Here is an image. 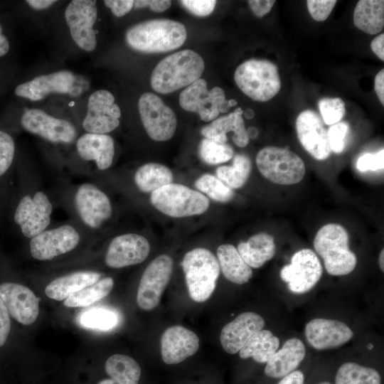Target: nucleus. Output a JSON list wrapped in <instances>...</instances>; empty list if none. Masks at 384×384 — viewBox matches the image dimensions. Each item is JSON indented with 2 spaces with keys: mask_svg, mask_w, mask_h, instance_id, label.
I'll list each match as a JSON object with an SVG mask.
<instances>
[{
  "mask_svg": "<svg viewBox=\"0 0 384 384\" xmlns=\"http://www.w3.org/2000/svg\"><path fill=\"white\" fill-rule=\"evenodd\" d=\"M173 173L167 166L157 163H148L140 166L134 174V182L139 190L152 193L171 183Z\"/></svg>",
  "mask_w": 384,
  "mask_h": 384,
  "instance_id": "nucleus-34",
  "label": "nucleus"
},
{
  "mask_svg": "<svg viewBox=\"0 0 384 384\" xmlns=\"http://www.w3.org/2000/svg\"><path fill=\"white\" fill-rule=\"evenodd\" d=\"M253 14L257 17H262L268 14L275 3L274 0H250L247 1Z\"/></svg>",
  "mask_w": 384,
  "mask_h": 384,
  "instance_id": "nucleus-50",
  "label": "nucleus"
},
{
  "mask_svg": "<svg viewBox=\"0 0 384 384\" xmlns=\"http://www.w3.org/2000/svg\"><path fill=\"white\" fill-rule=\"evenodd\" d=\"M304 332L309 345L317 350L339 347L353 336L352 330L344 322L325 318L309 321L305 325Z\"/></svg>",
  "mask_w": 384,
  "mask_h": 384,
  "instance_id": "nucleus-21",
  "label": "nucleus"
},
{
  "mask_svg": "<svg viewBox=\"0 0 384 384\" xmlns=\"http://www.w3.org/2000/svg\"><path fill=\"white\" fill-rule=\"evenodd\" d=\"M279 339L272 331L262 329L255 334L240 350L242 359L252 358L259 363H267L278 350Z\"/></svg>",
  "mask_w": 384,
  "mask_h": 384,
  "instance_id": "nucleus-33",
  "label": "nucleus"
},
{
  "mask_svg": "<svg viewBox=\"0 0 384 384\" xmlns=\"http://www.w3.org/2000/svg\"><path fill=\"white\" fill-rule=\"evenodd\" d=\"M247 134L249 139H255L258 135V130L255 127H250L247 129Z\"/></svg>",
  "mask_w": 384,
  "mask_h": 384,
  "instance_id": "nucleus-57",
  "label": "nucleus"
},
{
  "mask_svg": "<svg viewBox=\"0 0 384 384\" xmlns=\"http://www.w3.org/2000/svg\"><path fill=\"white\" fill-rule=\"evenodd\" d=\"M204 68V60L198 53L191 49L180 50L166 56L154 68L151 87L161 94L173 92L201 78Z\"/></svg>",
  "mask_w": 384,
  "mask_h": 384,
  "instance_id": "nucleus-2",
  "label": "nucleus"
},
{
  "mask_svg": "<svg viewBox=\"0 0 384 384\" xmlns=\"http://www.w3.org/2000/svg\"><path fill=\"white\" fill-rule=\"evenodd\" d=\"M318 106L324 122L329 125L339 122L346 113L345 103L338 97L323 98Z\"/></svg>",
  "mask_w": 384,
  "mask_h": 384,
  "instance_id": "nucleus-41",
  "label": "nucleus"
},
{
  "mask_svg": "<svg viewBox=\"0 0 384 384\" xmlns=\"http://www.w3.org/2000/svg\"><path fill=\"white\" fill-rule=\"evenodd\" d=\"M335 384H381V378L373 368L347 362L338 369Z\"/></svg>",
  "mask_w": 384,
  "mask_h": 384,
  "instance_id": "nucleus-37",
  "label": "nucleus"
},
{
  "mask_svg": "<svg viewBox=\"0 0 384 384\" xmlns=\"http://www.w3.org/2000/svg\"><path fill=\"white\" fill-rule=\"evenodd\" d=\"M97 16L96 1L73 0L65 11V18L75 43L82 50L91 52L97 46L93 26Z\"/></svg>",
  "mask_w": 384,
  "mask_h": 384,
  "instance_id": "nucleus-11",
  "label": "nucleus"
},
{
  "mask_svg": "<svg viewBox=\"0 0 384 384\" xmlns=\"http://www.w3.org/2000/svg\"><path fill=\"white\" fill-rule=\"evenodd\" d=\"M243 113L245 117L247 119H251L255 116V112L252 109H247Z\"/></svg>",
  "mask_w": 384,
  "mask_h": 384,
  "instance_id": "nucleus-59",
  "label": "nucleus"
},
{
  "mask_svg": "<svg viewBox=\"0 0 384 384\" xmlns=\"http://www.w3.org/2000/svg\"><path fill=\"white\" fill-rule=\"evenodd\" d=\"M234 80L245 95L257 102L273 98L281 87L277 66L267 60L243 62L236 68Z\"/></svg>",
  "mask_w": 384,
  "mask_h": 384,
  "instance_id": "nucleus-5",
  "label": "nucleus"
},
{
  "mask_svg": "<svg viewBox=\"0 0 384 384\" xmlns=\"http://www.w3.org/2000/svg\"><path fill=\"white\" fill-rule=\"evenodd\" d=\"M117 321L118 318L114 312L102 308L87 311L80 317V323L85 327L102 331L112 329Z\"/></svg>",
  "mask_w": 384,
  "mask_h": 384,
  "instance_id": "nucleus-40",
  "label": "nucleus"
},
{
  "mask_svg": "<svg viewBox=\"0 0 384 384\" xmlns=\"http://www.w3.org/2000/svg\"><path fill=\"white\" fill-rule=\"evenodd\" d=\"M305 355L304 343L297 338H289L266 363L265 373L273 378H283L295 370Z\"/></svg>",
  "mask_w": 384,
  "mask_h": 384,
  "instance_id": "nucleus-26",
  "label": "nucleus"
},
{
  "mask_svg": "<svg viewBox=\"0 0 384 384\" xmlns=\"http://www.w3.org/2000/svg\"><path fill=\"white\" fill-rule=\"evenodd\" d=\"M217 257L223 275L230 282L242 284L252 277L251 267L245 263L233 245H220L217 249Z\"/></svg>",
  "mask_w": 384,
  "mask_h": 384,
  "instance_id": "nucleus-31",
  "label": "nucleus"
},
{
  "mask_svg": "<svg viewBox=\"0 0 384 384\" xmlns=\"http://www.w3.org/2000/svg\"><path fill=\"white\" fill-rule=\"evenodd\" d=\"M150 252V245L142 235L127 233L112 239L109 245L105 263L111 268H122L144 262Z\"/></svg>",
  "mask_w": 384,
  "mask_h": 384,
  "instance_id": "nucleus-18",
  "label": "nucleus"
},
{
  "mask_svg": "<svg viewBox=\"0 0 384 384\" xmlns=\"http://www.w3.org/2000/svg\"><path fill=\"white\" fill-rule=\"evenodd\" d=\"M173 266V259L167 255L156 257L148 265L142 275L137 294L140 309L149 311L158 306L170 281Z\"/></svg>",
  "mask_w": 384,
  "mask_h": 384,
  "instance_id": "nucleus-9",
  "label": "nucleus"
},
{
  "mask_svg": "<svg viewBox=\"0 0 384 384\" xmlns=\"http://www.w3.org/2000/svg\"><path fill=\"white\" fill-rule=\"evenodd\" d=\"M133 0H106L104 3L117 17H122L128 14L134 6Z\"/></svg>",
  "mask_w": 384,
  "mask_h": 384,
  "instance_id": "nucleus-47",
  "label": "nucleus"
},
{
  "mask_svg": "<svg viewBox=\"0 0 384 384\" xmlns=\"http://www.w3.org/2000/svg\"><path fill=\"white\" fill-rule=\"evenodd\" d=\"M264 319L252 311L243 312L225 324L221 330L220 341L225 352L235 354L246 342L265 326Z\"/></svg>",
  "mask_w": 384,
  "mask_h": 384,
  "instance_id": "nucleus-24",
  "label": "nucleus"
},
{
  "mask_svg": "<svg viewBox=\"0 0 384 384\" xmlns=\"http://www.w3.org/2000/svg\"><path fill=\"white\" fill-rule=\"evenodd\" d=\"M171 5V1L169 0H137L134 1V6L136 9L149 7L154 12H164Z\"/></svg>",
  "mask_w": 384,
  "mask_h": 384,
  "instance_id": "nucleus-49",
  "label": "nucleus"
},
{
  "mask_svg": "<svg viewBox=\"0 0 384 384\" xmlns=\"http://www.w3.org/2000/svg\"><path fill=\"white\" fill-rule=\"evenodd\" d=\"M374 88L376 95L380 102L384 105V70L382 69L375 75L374 81Z\"/></svg>",
  "mask_w": 384,
  "mask_h": 384,
  "instance_id": "nucleus-51",
  "label": "nucleus"
},
{
  "mask_svg": "<svg viewBox=\"0 0 384 384\" xmlns=\"http://www.w3.org/2000/svg\"><path fill=\"white\" fill-rule=\"evenodd\" d=\"M15 154V143L7 132L0 130V178L10 169Z\"/></svg>",
  "mask_w": 384,
  "mask_h": 384,
  "instance_id": "nucleus-42",
  "label": "nucleus"
},
{
  "mask_svg": "<svg viewBox=\"0 0 384 384\" xmlns=\"http://www.w3.org/2000/svg\"><path fill=\"white\" fill-rule=\"evenodd\" d=\"M114 286L112 277H105L96 283L85 287L65 299L67 307H85L107 296Z\"/></svg>",
  "mask_w": 384,
  "mask_h": 384,
  "instance_id": "nucleus-36",
  "label": "nucleus"
},
{
  "mask_svg": "<svg viewBox=\"0 0 384 384\" xmlns=\"http://www.w3.org/2000/svg\"><path fill=\"white\" fill-rule=\"evenodd\" d=\"M195 186L198 190L218 202H228L234 196L231 188L211 174L202 175L196 181Z\"/></svg>",
  "mask_w": 384,
  "mask_h": 384,
  "instance_id": "nucleus-39",
  "label": "nucleus"
},
{
  "mask_svg": "<svg viewBox=\"0 0 384 384\" xmlns=\"http://www.w3.org/2000/svg\"><path fill=\"white\" fill-rule=\"evenodd\" d=\"M10 329L11 321L9 311L0 297V347L6 341Z\"/></svg>",
  "mask_w": 384,
  "mask_h": 384,
  "instance_id": "nucleus-48",
  "label": "nucleus"
},
{
  "mask_svg": "<svg viewBox=\"0 0 384 384\" xmlns=\"http://www.w3.org/2000/svg\"><path fill=\"white\" fill-rule=\"evenodd\" d=\"M236 105L237 102L233 99L229 100H225L218 107V111L222 113L227 112L231 107H234Z\"/></svg>",
  "mask_w": 384,
  "mask_h": 384,
  "instance_id": "nucleus-56",
  "label": "nucleus"
},
{
  "mask_svg": "<svg viewBox=\"0 0 384 384\" xmlns=\"http://www.w3.org/2000/svg\"><path fill=\"white\" fill-rule=\"evenodd\" d=\"M242 114L243 110L238 107L233 112L213 120L211 123L201 129V133L206 139L226 144L228 141L226 134L233 132V142L239 147H245L248 144L250 139L242 117Z\"/></svg>",
  "mask_w": 384,
  "mask_h": 384,
  "instance_id": "nucleus-25",
  "label": "nucleus"
},
{
  "mask_svg": "<svg viewBox=\"0 0 384 384\" xmlns=\"http://www.w3.org/2000/svg\"><path fill=\"white\" fill-rule=\"evenodd\" d=\"M225 100L223 90L214 87L208 90L202 78L186 87L179 95V105L188 112H196L204 122H210L219 114L218 107Z\"/></svg>",
  "mask_w": 384,
  "mask_h": 384,
  "instance_id": "nucleus-15",
  "label": "nucleus"
},
{
  "mask_svg": "<svg viewBox=\"0 0 384 384\" xmlns=\"http://www.w3.org/2000/svg\"><path fill=\"white\" fill-rule=\"evenodd\" d=\"M2 31V27L0 23V57L5 55L9 50V41L3 34Z\"/></svg>",
  "mask_w": 384,
  "mask_h": 384,
  "instance_id": "nucleus-55",
  "label": "nucleus"
},
{
  "mask_svg": "<svg viewBox=\"0 0 384 384\" xmlns=\"http://www.w3.org/2000/svg\"><path fill=\"white\" fill-rule=\"evenodd\" d=\"M358 171L383 170L384 167V150L381 149L377 154L366 153L361 156L356 163Z\"/></svg>",
  "mask_w": 384,
  "mask_h": 384,
  "instance_id": "nucleus-45",
  "label": "nucleus"
},
{
  "mask_svg": "<svg viewBox=\"0 0 384 384\" xmlns=\"http://www.w3.org/2000/svg\"><path fill=\"white\" fill-rule=\"evenodd\" d=\"M80 242L78 232L70 225L44 230L31 238L30 251L38 260H50L73 250Z\"/></svg>",
  "mask_w": 384,
  "mask_h": 384,
  "instance_id": "nucleus-16",
  "label": "nucleus"
},
{
  "mask_svg": "<svg viewBox=\"0 0 384 384\" xmlns=\"http://www.w3.org/2000/svg\"><path fill=\"white\" fill-rule=\"evenodd\" d=\"M336 3V0H308L306 5L311 16L315 21H324L330 15Z\"/></svg>",
  "mask_w": 384,
  "mask_h": 384,
  "instance_id": "nucleus-44",
  "label": "nucleus"
},
{
  "mask_svg": "<svg viewBox=\"0 0 384 384\" xmlns=\"http://www.w3.org/2000/svg\"><path fill=\"white\" fill-rule=\"evenodd\" d=\"M181 265L191 298L196 302H206L214 292L219 277L217 258L210 250L198 247L186 253Z\"/></svg>",
  "mask_w": 384,
  "mask_h": 384,
  "instance_id": "nucleus-4",
  "label": "nucleus"
},
{
  "mask_svg": "<svg viewBox=\"0 0 384 384\" xmlns=\"http://www.w3.org/2000/svg\"><path fill=\"white\" fill-rule=\"evenodd\" d=\"M151 204L172 218H183L205 213L210 205L208 198L184 185L171 183L151 193Z\"/></svg>",
  "mask_w": 384,
  "mask_h": 384,
  "instance_id": "nucleus-6",
  "label": "nucleus"
},
{
  "mask_svg": "<svg viewBox=\"0 0 384 384\" xmlns=\"http://www.w3.org/2000/svg\"><path fill=\"white\" fill-rule=\"evenodd\" d=\"M138 109L144 129L151 139L164 142L172 138L177 127L176 117L159 97L144 93L139 100Z\"/></svg>",
  "mask_w": 384,
  "mask_h": 384,
  "instance_id": "nucleus-8",
  "label": "nucleus"
},
{
  "mask_svg": "<svg viewBox=\"0 0 384 384\" xmlns=\"http://www.w3.org/2000/svg\"><path fill=\"white\" fill-rule=\"evenodd\" d=\"M319 384H331V383H330L329 382H323V383H320Z\"/></svg>",
  "mask_w": 384,
  "mask_h": 384,
  "instance_id": "nucleus-60",
  "label": "nucleus"
},
{
  "mask_svg": "<svg viewBox=\"0 0 384 384\" xmlns=\"http://www.w3.org/2000/svg\"><path fill=\"white\" fill-rule=\"evenodd\" d=\"M75 80L72 72L58 70L21 83L15 88L14 92L18 97L39 101L50 93H71Z\"/></svg>",
  "mask_w": 384,
  "mask_h": 384,
  "instance_id": "nucleus-22",
  "label": "nucleus"
},
{
  "mask_svg": "<svg viewBox=\"0 0 384 384\" xmlns=\"http://www.w3.org/2000/svg\"><path fill=\"white\" fill-rule=\"evenodd\" d=\"M323 268L316 254L310 249L296 252L291 262L280 270L281 279L287 283L288 289L295 294H304L319 281Z\"/></svg>",
  "mask_w": 384,
  "mask_h": 384,
  "instance_id": "nucleus-10",
  "label": "nucleus"
},
{
  "mask_svg": "<svg viewBox=\"0 0 384 384\" xmlns=\"http://www.w3.org/2000/svg\"><path fill=\"white\" fill-rule=\"evenodd\" d=\"M53 205L43 191L33 197L23 196L14 214V222L19 225L23 236L32 238L44 231L50 222Z\"/></svg>",
  "mask_w": 384,
  "mask_h": 384,
  "instance_id": "nucleus-12",
  "label": "nucleus"
},
{
  "mask_svg": "<svg viewBox=\"0 0 384 384\" xmlns=\"http://www.w3.org/2000/svg\"><path fill=\"white\" fill-rule=\"evenodd\" d=\"M100 277V273L92 271L73 272L53 279L46 286L45 293L50 299L62 301L73 293L96 283Z\"/></svg>",
  "mask_w": 384,
  "mask_h": 384,
  "instance_id": "nucleus-28",
  "label": "nucleus"
},
{
  "mask_svg": "<svg viewBox=\"0 0 384 384\" xmlns=\"http://www.w3.org/2000/svg\"><path fill=\"white\" fill-rule=\"evenodd\" d=\"M21 124L27 132L53 143L70 144L77 135L76 129L70 122L55 118L40 109L26 110Z\"/></svg>",
  "mask_w": 384,
  "mask_h": 384,
  "instance_id": "nucleus-14",
  "label": "nucleus"
},
{
  "mask_svg": "<svg viewBox=\"0 0 384 384\" xmlns=\"http://www.w3.org/2000/svg\"><path fill=\"white\" fill-rule=\"evenodd\" d=\"M298 139L304 149L314 159L324 160L331 153L327 130L321 117L311 110L302 112L296 120Z\"/></svg>",
  "mask_w": 384,
  "mask_h": 384,
  "instance_id": "nucleus-17",
  "label": "nucleus"
},
{
  "mask_svg": "<svg viewBox=\"0 0 384 384\" xmlns=\"http://www.w3.org/2000/svg\"><path fill=\"white\" fill-rule=\"evenodd\" d=\"M353 23L362 31L375 35L384 26V1L383 0H360L353 11Z\"/></svg>",
  "mask_w": 384,
  "mask_h": 384,
  "instance_id": "nucleus-32",
  "label": "nucleus"
},
{
  "mask_svg": "<svg viewBox=\"0 0 384 384\" xmlns=\"http://www.w3.org/2000/svg\"><path fill=\"white\" fill-rule=\"evenodd\" d=\"M314 247L324 262L326 272L334 276L346 275L357 264L356 255L348 247V234L341 225H324L316 233Z\"/></svg>",
  "mask_w": 384,
  "mask_h": 384,
  "instance_id": "nucleus-3",
  "label": "nucleus"
},
{
  "mask_svg": "<svg viewBox=\"0 0 384 384\" xmlns=\"http://www.w3.org/2000/svg\"><path fill=\"white\" fill-rule=\"evenodd\" d=\"M252 169L250 158L243 154L233 156L232 166H222L217 168L218 178L231 188H239L247 181Z\"/></svg>",
  "mask_w": 384,
  "mask_h": 384,
  "instance_id": "nucleus-35",
  "label": "nucleus"
},
{
  "mask_svg": "<svg viewBox=\"0 0 384 384\" xmlns=\"http://www.w3.org/2000/svg\"><path fill=\"white\" fill-rule=\"evenodd\" d=\"M120 116L121 110L114 103L113 95L106 90H99L88 99L82 127L87 133L105 134L118 127Z\"/></svg>",
  "mask_w": 384,
  "mask_h": 384,
  "instance_id": "nucleus-13",
  "label": "nucleus"
},
{
  "mask_svg": "<svg viewBox=\"0 0 384 384\" xmlns=\"http://www.w3.org/2000/svg\"><path fill=\"white\" fill-rule=\"evenodd\" d=\"M75 203L82 221L91 228L100 227L112 215L108 196L91 183H83L78 188Z\"/></svg>",
  "mask_w": 384,
  "mask_h": 384,
  "instance_id": "nucleus-19",
  "label": "nucleus"
},
{
  "mask_svg": "<svg viewBox=\"0 0 384 384\" xmlns=\"http://www.w3.org/2000/svg\"><path fill=\"white\" fill-rule=\"evenodd\" d=\"M372 51L382 60H384V34L375 37L370 43Z\"/></svg>",
  "mask_w": 384,
  "mask_h": 384,
  "instance_id": "nucleus-52",
  "label": "nucleus"
},
{
  "mask_svg": "<svg viewBox=\"0 0 384 384\" xmlns=\"http://www.w3.org/2000/svg\"><path fill=\"white\" fill-rule=\"evenodd\" d=\"M181 4L195 16L203 17L210 15L214 10V0H182Z\"/></svg>",
  "mask_w": 384,
  "mask_h": 384,
  "instance_id": "nucleus-46",
  "label": "nucleus"
},
{
  "mask_svg": "<svg viewBox=\"0 0 384 384\" xmlns=\"http://www.w3.org/2000/svg\"><path fill=\"white\" fill-rule=\"evenodd\" d=\"M105 370L110 378L97 384H139L141 368L132 357L114 354L107 358Z\"/></svg>",
  "mask_w": 384,
  "mask_h": 384,
  "instance_id": "nucleus-30",
  "label": "nucleus"
},
{
  "mask_svg": "<svg viewBox=\"0 0 384 384\" xmlns=\"http://www.w3.org/2000/svg\"><path fill=\"white\" fill-rule=\"evenodd\" d=\"M237 250L248 266L259 268L274 257L276 250L274 239L270 234L257 233L246 242L239 243Z\"/></svg>",
  "mask_w": 384,
  "mask_h": 384,
  "instance_id": "nucleus-29",
  "label": "nucleus"
},
{
  "mask_svg": "<svg viewBox=\"0 0 384 384\" xmlns=\"http://www.w3.org/2000/svg\"><path fill=\"white\" fill-rule=\"evenodd\" d=\"M384 250L383 249L379 255V266L382 272L384 271Z\"/></svg>",
  "mask_w": 384,
  "mask_h": 384,
  "instance_id": "nucleus-58",
  "label": "nucleus"
},
{
  "mask_svg": "<svg viewBox=\"0 0 384 384\" xmlns=\"http://www.w3.org/2000/svg\"><path fill=\"white\" fill-rule=\"evenodd\" d=\"M348 131L346 122H338L330 127L327 131L329 143L331 151L339 154L344 148V140Z\"/></svg>",
  "mask_w": 384,
  "mask_h": 384,
  "instance_id": "nucleus-43",
  "label": "nucleus"
},
{
  "mask_svg": "<svg viewBox=\"0 0 384 384\" xmlns=\"http://www.w3.org/2000/svg\"><path fill=\"white\" fill-rule=\"evenodd\" d=\"M26 2L33 9L42 10L50 7L56 1L54 0H27Z\"/></svg>",
  "mask_w": 384,
  "mask_h": 384,
  "instance_id": "nucleus-54",
  "label": "nucleus"
},
{
  "mask_svg": "<svg viewBox=\"0 0 384 384\" xmlns=\"http://www.w3.org/2000/svg\"><path fill=\"white\" fill-rule=\"evenodd\" d=\"M304 375L300 370H294L283 377L277 384H304Z\"/></svg>",
  "mask_w": 384,
  "mask_h": 384,
  "instance_id": "nucleus-53",
  "label": "nucleus"
},
{
  "mask_svg": "<svg viewBox=\"0 0 384 384\" xmlns=\"http://www.w3.org/2000/svg\"><path fill=\"white\" fill-rule=\"evenodd\" d=\"M198 154L203 162L215 165L231 159L233 157L234 151L229 144L204 138L200 142Z\"/></svg>",
  "mask_w": 384,
  "mask_h": 384,
  "instance_id": "nucleus-38",
  "label": "nucleus"
},
{
  "mask_svg": "<svg viewBox=\"0 0 384 384\" xmlns=\"http://www.w3.org/2000/svg\"><path fill=\"white\" fill-rule=\"evenodd\" d=\"M260 174L270 181L279 185L300 182L306 173L302 159L293 151L277 146H267L256 156Z\"/></svg>",
  "mask_w": 384,
  "mask_h": 384,
  "instance_id": "nucleus-7",
  "label": "nucleus"
},
{
  "mask_svg": "<svg viewBox=\"0 0 384 384\" xmlns=\"http://www.w3.org/2000/svg\"><path fill=\"white\" fill-rule=\"evenodd\" d=\"M0 297L9 314L23 325H30L39 313L38 299L27 287L14 282L0 284Z\"/></svg>",
  "mask_w": 384,
  "mask_h": 384,
  "instance_id": "nucleus-20",
  "label": "nucleus"
},
{
  "mask_svg": "<svg viewBox=\"0 0 384 384\" xmlns=\"http://www.w3.org/2000/svg\"><path fill=\"white\" fill-rule=\"evenodd\" d=\"M76 149L82 159L95 161L100 170L107 169L112 164L114 145L110 135L84 134L78 138Z\"/></svg>",
  "mask_w": 384,
  "mask_h": 384,
  "instance_id": "nucleus-27",
  "label": "nucleus"
},
{
  "mask_svg": "<svg viewBox=\"0 0 384 384\" xmlns=\"http://www.w3.org/2000/svg\"><path fill=\"white\" fill-rule=\"evenodd\" d=\"M199 348V338L192 331L182 326L168 328L161 338V354L169 365L179 363L194 355Z\"/></svg>",
  "mask_w": 384,
  "mask_h": 384,
  "instance_id": "nucleus-23",
  "label": "nucleus"
},
{
  "mask_svg": "<svg viewBox=\"0 0 384 384\" xmlns=\"http://www.w3.org/2000/svg\"><path fill=\"white\" fill-rule=\"evenodd\" d=\"M126 41L133 50L145 53H165L183 46L187 38L183 24L170 19L144 21L130 27Z\"/></svg>",
  "mask_w": 384,
  "mask_h": 384,
  "instance_id": "nucleus-1",
  "label": "nucleus"
}]
</instances>
